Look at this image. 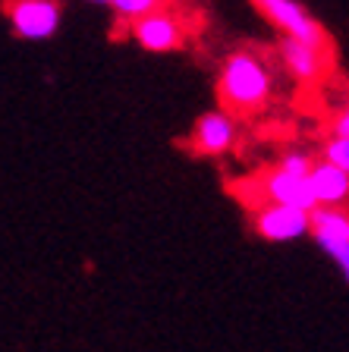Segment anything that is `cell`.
<instances>
[{
  "mask_svg": "<svg viewBox=\"0 0 349 352\" xmlns=\"http://www.w3.org/2000/svg\"><path fill=\"white\" fill-rule=\"evenodd\" d=\"M107 7L114 10L116 19L132 22V19H138V16H145V13H151V10L164 7V0H110Z\"/></svg>",
  "mask_w": 349,
  "mask_h": 352,
  "instance_id": "cell-11",
  "label": "cell"
},
{
  "mask_svg": "<svg viewBox=\"0 0 349 352\" xmlns=\"http://www.w3.org/2000/svg\"><path fill=\"white\" fill-rule=\"evenodd\" d=\"M262 201L264 205H290L302 208V211H315V198L308 192L306 176L286 173V170L274 167L262 176Z\"/></svg>",
  "mask_w": 349,
  "mask_h": 352,
  "instance_id": "cell-9",
  "label": "cell"
},
{
  "mask_svg": "<svg viewBox=\"0 0 349 352\" xmlns=\"http://www.w3.org/2000/svg\"><path fill=\"white\" fill-rule=\"evenodd\" d=\"M308 214L290 205H262L255 211V230L271 242H290L308 233Z\"/></svg>",
  "mask_w": 349,
  "mask_h": 352,
  "instance_id": "cell-8",
  "label": "cell"
},
{
  "mask_svg": "<svg viewBox=\"0 0 349 352\" xmlns=\"http://www.w3.org/2000/svg\"><path fill=\"white\" fill-rule=\"evenodd\" d=\"M330 129H334V135H349V110L346 107L337 110V120L330 123Z\"/></svg>",
  "mask_w": 349,
  "mask_h": 352,
  "instance_id": "cell-14",
  "label": "cell"
},
{
  "mask_svg": "<svg viewBox=\"0 0 349 352\" xmlns=\"http://www.w3.org/2000/svg\"><path fill=\"white\" fill-rule=\"evenodd\" d=\"M308 230L315 233L318 245L337 261L343 277H349V217L343 208H315L308 214Z\"/></svg>",
  "mask_w": 349,
  "mask_h": 352,
  "instance_id": "cell-6",
  "label": "cell"
},
{
  "mask_svg": "<svg viewBox=\"0 0 349 352\" xmlns=\"http://www.w3.org/2000/svg\"><path fill=\"white\" fill-rule=\"evenodd\" d=\"M274 95V73L255 51H236L218 73V98L226 113H255Z\"/></svg>",
  "mask_w": 349,
  "mask_h": 352,
  "instance_id": "cell-1",
  "label": "cell"
},
{
  "mask_svg": "<svg viewBox=\"0 0 349 352\" xmlns=\"http://www.w3.org/2000/svg\"><path fill=\"white\" fill-rule=\"evenodd\" d=\"M315 208H340L349 198V170H340L328 161H315L306 176Z\"/></svg>",
  "mask_w": 349,
  "mask_h": 352,
  "instance_id": "cell-10",
  "label": "cell"
},
{
  "mask_svg": "<svg viewBox=\"0 0 349 352\" xmlns=\"http://www.w3.org/2000/svg\"><path fill=\"white\" fill-rule=\"evenodd\" d=\"M7 22L22 41H47L60 32L63 7L57 0H7Z\"/></svg>",
  "mask_w": 349,
  "mask_h": 352,
  "instance_id": "cell-3",
  "label": "cell"
},
{
  "mask_svg": "<svg viewBox=\"0 0 349 352\" xmlns=\"http://www.w3.org/2000/svg\"><path fill=\"white\" fill-rule=\"evenodd\" d=\"M252 7L264 16L284 38H296L306 44L330 47V38L318 19L299 0H252Z\"/></svg>",
  "mask_w": 349,
  "mask_h": 352,
  "instance_id": "cell-2",
  "label": "cell"
},
{
  "mask_svg": "<svg viewBox=\"0 0 349 352\" xmlns=\"http://www.w3.org/2000/svg\"><path fill=\"white\" fill-rule=\"evenodd\" d=\"M280 57L290 79H296L299 85H315L330 69V47L306 44L296 38H280Z\"/></svg>",
  "mask_w": 349,
  "mask_h": 352,
  "instance_id": "cell-7",
  "label": "cell"
},
{
  "mask_svg": "<svg viewBox=\"0 0 349 352\" xmlns=\"http://www.w3.org/2000/svg\"><path fill=\"white\" fill-rule=\"evenodd\" d=\"M312 154L306 151H286L284 157H280V164L277 167L286 170V173H296V176H308V170H312Z\"/></svg>",
  "mask_w": 349,
  "mask_h": 352,
  "instance_id": "cell-13",
  "label": "cell"
},
{
  "mask_svg": "<svg viewBox=\"0 0 349 352\" xmlns=\"http://www.w3.org/2000/svg\"><path fill=\"white\" fill-rule=\"evenodd\" d=\"M321 161L334 164L340 170H349V135H330L321 148Z\"/></svg>",
  "mask_w": 349,
  "mask_h": 352,
  "instance_id": "cell-12",
  "label": "cell"
},
{
  "mask_svg": "<svg viewBox=\"0 0 349 352\" xmlns=\"http://www.w3.org/2000/svg\"><path fill=\"white\" fill-rule=\"evenodd\" d=\"M132 25V41L142 47V51L148 54H170V51H180L182 44H186V35H189V29H186V19H182L180 13H173V10H151V13L138 16V19L129 22Z\"/></svg>",
  "mask_w": 349,
  "mask_h": 352,
  "instance_id": "cell-4",
  "label": "cell"
},
{
  "mask_svg": "<svg viewBox=\"0 0 349 352\" xmlns=\"http://www.w3.org/2000/svg\"><path fill=\"white\" fill-rule=\"evenodd\" d=\"M236 139H240L236 117L226 113V110H208L192 126L189 148L198 157H224L226 151L236 148Z\"/></svg>",
  "mask_w": 349,
  "mask_h": 352,
  "instance_id": "cell-5",
  "label": "cell"
}]
</instances>
